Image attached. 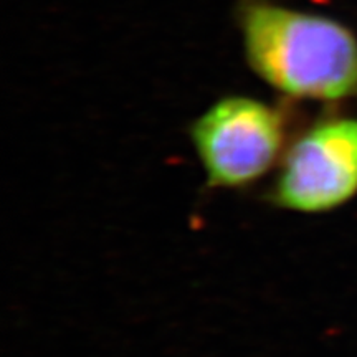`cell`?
I'll return each mask as SVG.
<instances>
[{
    "instance_id": "obj_1",
    "label": "cell",
    "mask_w": 357,
    "mask_h": 357,
    "mask_svg": "<svg viewBox=\"0 0 357 357\" xmlns=\"http://www.w3.org/2000/svg\"><path fill=\"white\" fill-rule=\"evenodd\" d=\"M238 30L248 68L283 96L357 98V37L342 22L271 0H243Z\"/></svg>"
},
{
    "instance_id": "obj_2",
    "label": "cell",
    "mask_w": 357,
    "mask_h": 357,
    "mask_svg": "<svg viewBox=\"0 0 357 357\" xmlns=\"http://www.w3.org/2000/svg\"><path fill=\"white\" fill-rule=\"evenodd\" d=\"M289 114L247 95L213 101L189 126L208 189L242 190L276 171L291 141Z\"/></svg>"
},
{
    "instance_id": "obj_3",
    "label": "cell",
    "mask_w": 357,
    "mask_h": 357,
    "mask_svg": "<svg viewBox=\"0 0 357 357\" xmlns=\"http://www.w3.org/2000/svg\"><path fill=\"white\" fill-rule=\"evenodd\" d=\"M357 195V118L328 114L293 134L265 199L275 208L321 215Z\"/></svg>"
}]
</instances>
